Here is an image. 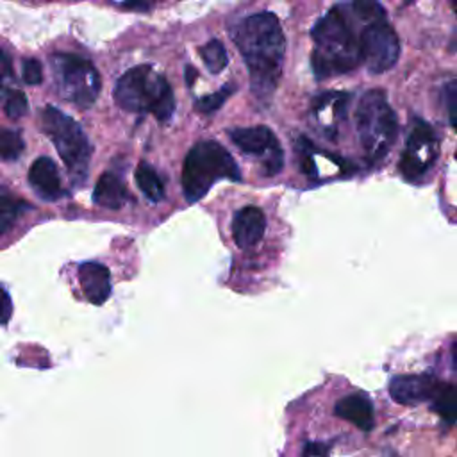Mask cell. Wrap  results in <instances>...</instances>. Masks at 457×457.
Returning a JSON list of instances; mask_svg holds the SVG:
<instances>
[{"label":"cell","mask_w":457,"mask_h":457,"mask_svg":"<svg viewBox=\"0 0 457 457\" xmlns=\"http://www.w3.org/2000/svg\"><path fill=\"white\" fill-rule=\"evenodd\" d=\"M50 66L55 87L64 100L82 109L93 105L100 93L102 79L87 59L73 54H54Z\"/></svg>","instance_id":"cell-7"},{"label":"cell","mask_w":457,"mask_h":457,"mask_svg":"<svg viewBox=\"0 0 457 457\" xmlns=\"http://www.w3.org/2000/svg\"><path fill=\"white\" fill-rule=\"evenodd\" d=\"M79 282L84 296L95 305H102L111 296V273L102 262H82L79 266Z\"/></svg>","instance_id":"cell-13"},{"label":"cell","mask_w":457,"mask_h":457,"mask_svg":"<svg viewBox=\"0 0 457 457\" xmlns=\"http://www.w3.org/2000/svg\"><path fill=\"white\" fill-rule=\"evenodd\" d=\"M352 12L364 23L386 20V11L378 0H352Z\"/></svg>","instance_id":"cell-22"},{"label":"cell","mask_w":457,"mask_h":457,"mask_svg":"<svg viewBox=\"0 0 457 457\" xmlns=\"http://www.w3.org/2000/svg\"><path fill=\"white\" fill-rule=\"evenodd\" d=\"M361 54L370 73H384L395 66L400 55V39L387 18L366 23L361 32Z\"/></svg>","instance_id":"cell-8"},{"label":"cell","mask_w":457,"mask_h":457,"mask_svg":"<svg viewBox=\"0 0 457 457\" xmlns=\"http://www.w3.org/2000/svg\"><path fill=\"white\" fill-rule=\"evenodd\" d=\"M41 125L64 162L71 182L80 186L87 179L91 159V145L87 136L73 118L52 105H46L41 111Z\"/></svg>","instance_id":"cell-5"},{"label":"cell","mask_w":457,"mask_h":457,"mask_svg":"<svg viewBox=\"0 0 457 457\" xmlns=\"http://www.w3.org/2000/svg\"><path fill=\"white\" fill-rule=\"evenodd\" d=\"M27 207H30V205H27L25 202H21V200H18V198L9 196V195L4 191V193H2V198H0V232L5 234L7 228H9V225H11V223L18 218V214H20L21 211H25Z\"/></svg>","instance_id":"cell-20"},{"label":"cell","mask_w":457,"mask_h":457,"mask_svg":"<svg viewBox=\"0 0 457 457\" xmlns=\"http://www.w3.org/2000/svg\"><path fill=\"white\" fill-rule=\"evenodd\" d=\"M334 412L337 418L350 421L364 432H370L373 428V405L370 398L362 393H350L337 400Z\"/></svg>","instance_id":"cell-15"},{"label":"cell","mask_w":457,"mask_h":457,"mask_svg":"<svg viewBox=\"0 0 457 457\" xmlns=\"http://www.w3.org/2000/svg\"><path fill=\"white\" fill-rule=\"evenodd\" d=\"M232 237L239 248H252L255 246L266 228L264 212L257 205L241 207L232 218Z\"/></svg>","instance_id":"cell-12"},{"label":"cell","mask_w":457,"mask_h":457,"mask_svg":"<svg viewBox=\"0 0 457 457\" xmlns=\"http://www.w3.org/2000/svg\"><path fill=\"white\" fill-rule=\"evenodd\" d=\"M116 104L130 112H152L159 121L171 118L175 98L168 80L150 64L127 70L114 86Z\"/></svg>","instance_id":"cell-3"},{"label":"cell","mask_w":457,"mask_h":457,"mask_svg":"<svg viewBox=\"0 0 457 457\" xmlns=\"http://www.w3.org/2000/svg\"><path fill=\"white\" fill-rule=\"evenodd\" d=\"M452 357H453V364H455V368H457V341H455V345H453V350H452Z\"/></svg>","instance_id":"cell-30"},{"label":"cell","mask_w":457,"mask_h":457,"mask_svg":"<svg viewBox=\"0 0 457 457\" xmlns=\"http://www.w3.org/2000/svg\"><path fill=\"white\" fill-rule=\"evenodd\" d=\"M21 77L29 86H37L43 80V68L37 59H25L21 64Z\"/></svg>","instance_id":"cell-26"},{"label":"cell","mask_w":457,"mask_h":457,"mask_svg":"<svg viewBox=\"0 0 457 457\" xmlns=\"http://www.w3.org/2000/svg\"><path fill=\"white\" fill-rule=\"evenodd\" d=\"M439 378L432 375H398L389 384V395L396 403L418 405L430 402Z\"/></svg>","instance_id":"cell-11"},{"label":"cell","mask_w":457,"mask_h":457,"mask_svg":"<svg viewBox=\"0 0 457 457\" xmlns=\"http://www.w3.org/2000/svg\"><path fill=\"white\" fill-rule=\"evenodd\" d=\"M355 123L368 159L371 162L384 159L395 143L398 130L396 114L389 107L384 91L371 89L361 96Z\"/></svg>","instance_id":"cell-6"},{"label":"cell","mask_w":457,"mask_h":457,"mask_svg":"<svg viewBox=\"0 0 457 457\" xmlns=\"http://www.w3.org/2000/svg\"><path fill=\"white\" fill-rule=\"evenodd\" d=\"M232 91H234L232 84H225L220 91H216L212 95H207V96H202V98H196L195 109L204 112V114L214 112V111H218L225 104V100L232 95Z\"/></svg>","instance_id":"cell-24"},{"label":"cell","mask_w":457,"mask_h":457,"mask_svg":"<svg viewBox=\"0 0 457 457\" xmlns=\"http://www.w3.org/2000/svg\"><path fill=\"white\" fill-rule=\"evenodd\" d=\"M127 198V189L114 171H105L93 189V202L105 209H120Z\"/></svg>","instance_id":"cell-16"},{"label":"cell","mask_w":457,"mask_h":457,"mask_svg":"<svg viewBox=\"0 0 457 457\" xmlns=\"http://www.w3.org/2000/svg\"><path fill=\"white\" fill-rule=\"evenodd\" d=\"M200 55H202L204 64L207 66V70L211 73H220L228 64L227 50H225L223 43L218 41V39H211L205 45H202L200 46Z\"/></svg>","instance_id":"cell-19"},{"label":"cell","mask_w":457,"mask_h":457,"mask_svg":"<svg viewBox=\"0 0 457 457\" xmlns=\"http://www.w3.org/2000/svg\"><path fill=\"white\" fill-rule=\"evenodd\" d=\"M241 180L234 157L218 141H198L186 155L182 166V193L187 202H198L214 182Z\"/></svg>","instance_id":"cell-4"},{"label":"cell","mask_w":457,"mask_h":457,"mask_svg":"<svg viewBox=\"0 0 457 457\" xmlns=\"http://www.w3.org/2000/svg\"><path fill=\"white\" fill-rule=\"evenodd\" d=\"M195 77H196V71H195V68H193V66H187V68H186V82H187L189 86L193 84Z\"/></svg>","instance_id":"cell-29"},{"label":"cell","mask_w":457,"mask_h":457,"mask_svg":"<svg viewBox=\"0 0 457 457\" xmlns=\"http://www.w3.org/2000/svg\"><path fill=\"white\" fill-rule=\"evenodd\" d=\"M432 409L448 423L457 421V386L437 380L430 398Z\"/></svg>","instance_id":"cell-17"},{"label":"cell","mask_w":457,"mask_h":457,"mask_svg":"<svg viewBox=\"0 0 457 457\" xmlns=\"http://www.w3.org/2000/svg\"><path fill=\"white\" fill-rule=\"evenodd\" d=\"M232 39L248 66L252 95L266 102L277 89L286 55L278 18L273 12L250 14L234 27Z\"/></svg>","instance_id":"cell-1"},{"label":"cell","mask_w":457,"mask_h":457,"mask_svg":"<svg viewBox=\"0 0 457 457\" xmlns=\"http://www.w3.org/2000/svg\"><path fill=\"white\" fill-rule=\"evenodd\" d=\"M228 137L245 154L262 155V173L266 177L277 175L284 164L280 145L266 125L257 127H236L230 129Z\"/></svg>","instance_id":"cell-9"},{"label":"cell","mask_w":457,"mask_h":457,"mask_svg":"<svg viewBox=\"0 0 457 457\" xmlns=\"http://www.w3.org/2000/svg\"><path fill=\"white\" fill-rule=\"evenodd\" d=\"M450 4H452V7L457 11V0H450Z\"/></svg>","instance_id":"cell-31"},{"label":"cell","mask_w":457,"mask_h":457,"mask_svg":"<svg viewBox=\"0 0 457 457\" xmlns=\"http://www.w3.org/2000/svg\"><path fill=\"white\" fill-rule=\"evenodd\" d=\"M9 312H11V303H9V295L4 291V314H2V321L7 323L9 320Z\"/></svg>","instance_id":"cell-28"},{"label":"cell","mask_w":457,"mask_h":457,"mask_svg":"<svg viewBox=\"0 0 457 457\" xmlns=\"http://www.w3.org/2000/svg\"><path fill=\"white\" fill-rule=\"evenodd\" d=\"M29 111L27 96L20 89H7L4 96V112L9 120H20Z\"/></svg>","instance_id":"cell-23"},{"label":"cell","mask_w":457,"mask_h":457,"mask_svg":"<svg viewBox=\"0 0 457 457\" xmlns=\"http://www.w3.org/2000/svg\"><path fill=\"white\" fill-rule=\"evenodd\" d=\"M23 152V139L18 130L4 129L0 134V154L4 161H16Z\"/></svg>","instance_id":"cell-21"},{"label":"cell","mask_w":457,"mask_h":457,"mask_svg":"<svg viewBox=\"0 0 457 457\" xmlns=\"http://www.w3.org/2000/svg\"><path fill=\"white\" fill-rule=\"evenodd\" d=\"M443 95H445V104L448 111V120L457 132V79L446 82Z\"/></svg>","instance_id":"cell-25"},{"label":"cell","mask_w":457,"mask_h":457,"mask_svg":"<svg viewBox=\"0 0 457 457\" xmlns=\"http://www.w3.org/2000/svg\"><path fill=\"white\" fill-rule=\"evenodd\" d=\"M136 184L137 187L143 191V195L150 200V202H161L164 198V186L162 180L159 179L157 171L145 161H141L136 168Z\"/></svg>","instance_id":"cell-18"},{"label":"cell","mask_w":457,"mask_h":457,"mask_svg":"<svg viewBox=\"0 0 457 457\" xmlns=\"http://www.w3.org/2000/svg\"><path fill=\"white\" fill-rule=\"evenodd\" d=\"M29 184L32 186L36 195L45 200H55L62 195V186H61V177H59L57 166L46 155L37 157L30 164Z\"/></svg>","instance_id":"cell-14"},{"label":"cell","mask_w":457,"mask_h":457,"mask_svg":"<svg viewBox=\"0 0 457 457\" xmlns=\"http://www.w3.org/2000/svg\"><path fill=\"white\" fill-rule=\"evenodd\" d=\"M157 0H125L123 7L130 11H150Z\"/></svg>","instance_id":"cell-27"},{"label":"cell","mask_w":457,"mask_h":457,"mask_svg":"<svg viewBox=\"0 0 457 457\" xmlns=\"http://www.w3.org/2000/svg\"><path fill=\"white\" fill-rule=\"evenodd\" d=\"M314 39L312 71L318 80L348 73L362 61L361 36L353 30V20L348 7L336 5L323 14L312 27Z\"/></svg>","instance_id":"cell-2"},{"label":"cell","mask_w":457,"mask_h":457,"mask_svg":"<svg viewBox=\"0 0 457 457\" xmlns=\"http://www.w3.org/2000/svg\"><path fill=\"white\" fill-rule=\"evenodd\" d=\"M436 155H437V141L430 125L416 120L409 132L405 150L398 164L402 175L407 180L421 179L436 161Z\"/></svg>","instance_id":"cell-10"}]
</instances>
